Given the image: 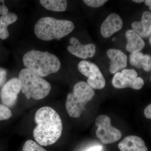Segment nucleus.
<instances>
[{"instance_id":"13","label":"nucleus","mask_w":151,"mask_h":151,"mask_svg":"<svg viewBox=\"0 0 151 151\" xmlns=\"http://www.w3.org/2000/svg\"><path fill=\"white\" fill-rule=\"evenodd\" d=\"M121 151H148L145 142L140 137L129 136L126 137L119 144Z\"/></svg>"},{"instance_id":"27","label":"nucleus","mask_w":151,"mask_h":151,"mask_svg":"<svg viewBox=\"0 0 151 151\" xmlns=\"http://www.w3.org/2000/svg\"><path fill=\"white\" fill-rule=\"evenodd\" d=\"M132 1L134 2L137 3H141L145 1H144V0H133Z\"/></svg>"},{"instance_id":"14","label":"nucleus","mask_w":151,"mask_h":151,"mask_svg":"<svg viewBox=\"0 0 151 151\" xmlns=\"http://www.w3.org/2000/svg\"><path fill=\"white\" fill-rule=\"evenodd\" d=\"M132 25L133 30L141 37L150 36L151 34V12H144L140 21L134 22Z\"/></svg>"},{"instance_id":"15","label":"nucleus","mask_w":151,"mask_h":151,"mask_svg":"<svg viewBox=\"0 0 151 151\" xmlns=\"http://www.w3.org/2000/svg\"><path fill=\"white\" fill-rule=\"evenodd\" d=\"M127 40L126 49L131 53L139 52L145 46V42L140 36L133 29H130L126 33Z\"/></svg>"},{"instance_id":"26","label":"nucleus","mask_w":151,"mask_h":151,"mask_svg":"<svg viewBox=\"0 0 151 151\" xmlns=\"http://www.w3.org/2000/svg\"><path fill=\"white\" fill-rule=\"evenodd\" d=\"M145 2L146 5L149 6L150 10L151 11V0H146Z\"/></svg>"},{"instance_id":"2","label":"nucleus","mask_w":151,"mask_h":151,"mask_svg":"<svg viewBox=\"0 0 151 151\" xmlns=\"http://www.w3.org/2000/svg\"><path fill=\"white\" fill-rule=\"evenodd\" d=\"M23 61L27 68L41 77L56 73L61 66L59 59L54 55L35 50L27 52L23 57Z\"/></svg>"},{"instance_id":"7","label":"nucleus","mask_w":151,"mask_h":151,"mask_svg":"<svg viewBox=\"0 0 151 151\" xmlns=\"http://www.w3.org/2000/svg\"><path fill=\"white\" fill-rule=\"evenodd\" d=\"M112 82L113 86L118 89L129 87L139 90L144 84L142 78L138 77L137 71L133 69H124L122 72L115 73Z\"/></svg>"},{"instance_id":"3","label":"nucleus","mask_w":151,"mask_h":151,"mask_svg":"<svg viewBox=\"0 0 151 151\" xmlns=\"http://www.w3.org/2000/svg\"><path fill=\"white\" fill-rule=\"evenodd\" d=\"M74 29V24L70 21L45 17L37 22L35 27V33L40 39L50 41L60 40L66 36Z\"/></svg>"},{"instance_id":"24","label":"nucleus","mask_w":151,"mask_h":151,"mask_svg":"<svg viewBox=\"0 0 151 151\" xmlns=\"http://www.w3.org/2000/svg\"><path fill=\"white\" fill-rule=\"evenodd\" d=\"M144 114L146 118L151 119V104L148 105L145 109Z\"/></svg>"},{"instance_id":"5","label":"nucleus","mask_w":151,"mask_h":151,"mask_svg":"<svg viewBox=\"0 0 151 151\" xmlns=\"http://www.w3.org/2000/svg\"><path fill=\"white\" fill-rule=\"evenodd\" d=\"M94 94V89L86 82L81 81L76 83L66 99L65 108L69 116L75 118L80 117Z\"/></svg>"},{"instance_id":"10","label":"nucleus","mask_w":151,"mask_h":151,"mask_svg":"<svg viewBox=\"0 0 151 151\" xmlns=\"http://www.w3.org/2000/svg\"><path fill=\"white\" fill-rule=\"evenodd\" d=\"M71 45L68 47L67 50L70 53L81 59H86L94 56L96 52V46L94 44L83 45L80 43L76 37H71L69 40Z\"/></svg>"},{"instance_id":"17","label":"nucleus","mask_w":151,"mask_h":151,"mask_svg":"<svg viewBox=\"0 0 151 151\" xmlns=\"http://www.w3.org/2000/svg\"><path fill=\"white\" fill-rule=\"evenodd\" d=\"M17 16L14 13H8L0 17V38L5 40L9 35L7 27L9 25L17 21Z\"/></svg>"},{"instance_id":"12","label":"nucleus","mask_w":151,"mask_h":151,"mask_svg":"<svg viewBox=\"0 0 151 151\" xmlns=\"http://www.w3.org/2000/svg\"><path fill=\"white\" fill-rule=\"evenodd\" d=\"M110 59V71L112 74L125 68L127 66V56L123 52L119 49H110L107 52Z\"/></svg>"},{"instance_id":"23","label":"nucleus","mask_w":151,"mask_h":151,"mask_svg":"<svg viewBox=\"0 0 151 151\" xmlns=\"http://www.w3.org/2000/svg\"><path fill=\"white\" fill-rule=\"evenodd\" d=\"M6 77V72L5 69L0 68V86H2L5 82Z\"/></svg>"},{"instance_id":"6","label":"nucleus","mask_w":151,"mask_h":151,"mask_svg":"<svg viewBox=\"0 0 151 151\" xmlns=\"http://www.w3.org/2000/svg\"><path fill=\"white\" fill-rule=\"evenodd\" d=\"M95 123L97 127L96 136L103 144H112L122 137V133L111 125V119L108 116L102 115L98 116Z\"/></svg>"},{"instance_id":"1","label":"nucleus","mask_w":151,"mask_h":151,"mask_svg":"<svg viewBox=\"0 0 151 151\" xmlns=\"http://www.w3.org/2000/svg\"><path fill=\"white\" fill-rule=\"evenodd\" d=\"M35 119L37 126L33 136L39 145H50L59 139L62 134V122L54 109L48 106L40 108L36 113Z\"/></svg>"},{"instance_id":"8","label":"nucleus","mask_w":151,"mask_h":151,"mask_svg":"<svg viewBox=\"0 0 151 151\" xmlns=\"http://www.w3.org/2000/svg\"><path fill=\"white\" fill-rule=\"evenodd\" d=\"M78 70L88 78L87 83L93 89H100L105 87L106 81L103 73L96 64L86 60L78 63Z\"/></svg>"},{"instance_id":"20","label":"nucleus","mask_w":151,"mask_h":151,"mask_svg":"<svg viewBox=\"0 0 151 151\" xmlns=\"http://www.w3.org/2000/svg\"><path fill=\"white\" fill-rule=\"evenodd\" d=\"M12 115V111L8 107L0 104V121L9 119Z\"/></svg>"},{"instance_id":"29","label":"nucleus","mask_w":151,"mask_h":151,"mask_svg":"<svg viewBox=\"0 0 151 151\" xmlns=\"http://www.w3.org/2000/svg\"></svg>"},{"instance_id":"25","label":"nucleus","mask_w":151,"mask_h":151,"mask_svg":"<svg viewBox=\"0 0 151 151\" xmlns=\"http://www.w3.org/2000/svg\"><path fill=\"white\" fill-rule=\"evenodd\" d=\"M102 149V147L101 146H96L90 148L86 151H101Z\"/></svg>"},{"instance_id":"19","label":"nucleus","mask_w":151,"mask_h":151,"mask_svg":"<svg viewBox=\"0 0 151 151\" xmlns=\"http://www.w3.org/2000/svg\"><path fill=\"white\" fill-rule=\"evenodd\" d=\"M22 151H47L34 141H27L23 147Z\"/></svg>"},{"instance_id":"4","label":"nucleus","mask_w":151,"mask_h":151,"mask_svg":"<svg viewBox=\"0 0 151 151\" xmlns=\"http://www.w3.org/2000/svg\"><path fill=\"white\" fill-rule=\"evenodd\" d=\"M18 79L22 92L28 99L41 100L51 91V85L48 81L28 68H24L20 71Z\"/></svg>"},{"instance_id":"22","label":"nucleus","mask_w":151,"mask_h":151,"mask_svg":"<svg viewBox=\"0 0 151 151\" xmlns=\"http://www.w3.org/2000/svg\"><path fill=\"white\" fill-rule=\"evenodd\" d=\"M9 10L5 4L4 1H0V14L2 16L8 13Z\"/></svg>"},{"instance_id":"28","label":"nucleus","mask_w":151,"mask_h":151,"mask_svg":"<svg viewBox=\"0 0 151 151\" xmlns=\"http://www.w3.org/2000/svg\"><path fill=\"white\" fill-rule=\"evenodd\" d=\"M150 40V43L151 45V34L150 35V40Z\"/></svg>"},{"instance_id":"21","label":"nucleus","mask_w":151,"mask_h":151,"mask_svg":"<svg viewBox=\"0 0 151 151\" xmlns=\"http://www.w3.org/2000/svg\"><path fill=\"white\" fill-rule=\"evenodd\" d=\"M83 1L89 6L91 7L97 8L103 6L107 0H84Z\"/></svg>"},{"instance_id":"16","label":"nucleus","mask_w":151,"mask_h":151,"mask_svg":"<svg viewBox=\"0 0 151 151\" xmlns=\"http://www.w3.org/2000/svg\"><path fill=\"white\" fill-rule=\"evenodd\" d=\"M130 64L138 68H143L145 71L151 70V56L143 54L140 52L132 53L130 56Z\"/></svg>"},{"instance_id":"9","label":"nucleus","mask_w":151,"mask_h":151,"mask_svg":"<svg viewBox=\"0 0 151 151\" xmlns=\"http://www.w3.org/2000/svg\"><path fill=\"white\" fill-rule=\"evenodd\" d=\"M21 90L18 78H14L4 84L0 93L1 101L7 107L13 106L16 103L18 94Z\"/></svg>"},{"instance_id":"18","label":"nucleus","mask_w":151,"mask_h":151,"mask_svg":"<svg viewBox=\"0 0 151 151\" xmlns=\"http://www.w3.org/2000/svg\"><path fill=\"white\" fill-rule=\"evenodd\" d=\"M40 2L44 7L50 11L63 12L67 8V1L65 0H41Z\"/></svg>"},{"instance_id":"11","label":"nucleus","mask_w":151,"mask_h":151,"mask_svg":"<svg viewBox=\"0 0 151 151\" xmlns=\"http://www.w3.org/2000/svg\"><path fill=\"white\" fill-rule=\"evenodd\" d=\"M123 25V20L119 14L115 13L110 14L101 25V35L104 37H109L122 29Z\"/></svg>"}]
</instances>
